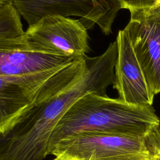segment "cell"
Here are the masks:
<instances>
[{
  "mask_svg": "<svg viewBox=\"0 0 160 160\" xmlns=\"http://www.w3.org/2000/svg\"><path fill=\"white\" fill-rule=\"evenodd\" d=\"M79 61L23 76H0V135L19 116L38 104L64 90L80 76Z\"/></svg>",
  "mask_w": 160,
  "mask_h": 160,
  "instance_id": "3",
  "label": "cell"
},
{
  "mask_svg": "<svg viewBox=\"0 0 160 160\" xmlns=\"http://www.w3.org/2000/svg\"><path fill=\"white\" fill-rule=\"evenodd\" d=\"M127 31L151 94L160 92V0L154 6L130 9Z\"/></svg>",
  "mask_w": 160,
  "mask_h": 160,
  "instance_id": "7",
  "label": "cell"
},
{
  "mask_svg": "<svg viewBox=\"0 0 160 160\" xmlns=\"http://www.w3.org/2000/svg\"><path fill=\"white\" fill-rule=\"evenodd\" d=\"M116 41L118 50L115 65L116 82L113 88L118 92V99L132 105L152 106L154 96L149 90L124 29L119 31Z\"/></svg>",
  "mask_w": 160,
  "mask_h": 160,
  "instance_id": "9",
  "label": "cell"
},
{
  "mask_svg": "<svg viewBox=\"0 0 160 160\" xmlns=\"http://www.w3.org/2000/svg\"><path fill=\"white\" fill-rule=\"evenodd\" d=\"M123 8L130 9H141L154 6L159 0H119Z\"/></svg>",
  "mask_w": 160,
  "mask_h": 160,
  "instance_id": "11",
  "label": "cell"
},
{
  "mask_svg": "<svg viewBox=\"0 0 160 160\" xmlns=\"http://www.w3.org/2000/svg\"><path fill=\"white\" fill-rule=\"evenodd\" d=\"M12 0H0V7H2L6 4L12 3Z\"/></svg>",
  "mask_w": 160,
  "mask_h": 160,
  "instance_id": "14",
  "label": "cell"
},
{
  "mask_svg": "<svg viewBox=\"0 0 160 160\" xmlns=\"http://www.w3.org/2000/svg\"><path fill=\"white\" fill-rule=\"evenodd\" d=\"M54 160H77L74 159L65 154H60L56 156V158Z\"/></svg>",
  "mask_w": 160,
  "mask_h": 160,
  "instance_id": "13",
  "label": "cell"
},
{
  "mask_svg": "<svg viewBox=\"0 0 160 160\" xmlns=\"http://www.w3.org/2000/svg\"><path fill=\"white\" fill-rule=\"evenodd\" d=\"M160 124L152 106H136L117 98L88 93L66 111L54 128L48 155L64 138L81 132L147 138Z\"/></svg>",
  "mask_w": 160,
  "mask_h": 160,
  "instance_id": "2",
  "label": "cell"
},
{
  "mask_svg": "<svg viewBox=\"0 0 160 160\" xmlns=\"http://www.w3.org/2000/svg\"><path fill=\"white\" fill-rule=\"evenodd\" d=\"M76 58L34 51L28 44L24 33L16 38H0V76L40 72L65 66Z\"/></svg>",
  "mask_w": 160,
  "mask_h": 160,
  "instance_id": "8",
  "label": "cell"
},
{
  "mask_svg": "<svg viewBox=\"0 0 160 160\" xmlns=\"http://www.w3.org/2000/svg\"><path fill=\"white\" fill-rule=\"evenodd\" d=\"M24 33L21 16L12 3L0 7V38H16Z\"/></svg>",
  "mask_w": 160,
  "mask_h": 160,
  "instance_id": "10",
  "label": "cell"
},
{
  "mask_svg": "<svg viewBox=\"0 0 160 160\" xmlns=\"http://www.w3.org/2000/svg\"><path fill=\"white\" fill-rule=\"evenodd\" d=\"M117 51L108 48L100 56H84L86 69L70 86L25 111L16 122L0 135V160H44L51 135L66 111L88 93L106 96L116 82L114 72Z\"/></svg>",
  "mask_w": 160,
  "mask_h": 160,
  "instance_id": "1",
  "label": "cell"
},
{
  "mask_svg": "<svg viewBox=\"0 0 160 160\" xmlns=\"http://www.w3.org/2000/svg\"><path fill=\"white\" fill-rule=\"evenodd\" d=\"M77 160H151L147 138L81 132L64 138L50 152Z\"/></svg>",
  "mask_w": 160,
  "mask_h": 160,
  "instance_id": "4",
  "label": "cell"
},
{
  "mask_svg": "<svg viewBox=\"0 0 160 160\" xmlns=\"http://www.w3.org/2000/svg\"><path fill=\"white\" fill-rule=\"evenodd\" d=\"M12 3L29 25L48 16H78L98 24L105 35L111 33L114 19L123 8L119 0H12Z\"/></svg>",
  "mask_w": 160,
  "mask_h": 160,
  "instance_id": "5",
  "label": "cell"
},
{
  "mask_svg": "<svg viewBox=\"0 0 160 160\" xmlns=\"http://www.w3.org/2000/svg\"><path fill=\"white\" fill-rule=\"evenodd\" d=\"M148 146L151 155V160H160V148L150 144Z\"/></svg>",
  "mask_w": 160,
  "mask_h": 160,
  "instance_id": "12",
  "label": "cell"
},
{
  "mask_svg": "<svg viewBox=\"0 0 160 160\" xmlns=\"http://www.w3.org/2000/svg\"><path fill=\"white\" fill-rule=\"evenodd\" d=\"M24 36L29 46L41 52L77 58L89 51L87 28L79 19L48 16L29 25Z\"/></svg>",
  "mask_w": 160,
  "mask_h": 160,
  "instance_id": "6",
  "label": "cell"
}]
</instances>
